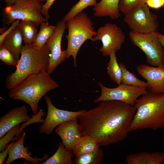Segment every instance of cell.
<instances>
[{"label":"cell","mask_w":164,"mask_h":164,"mask_svg":"<svg viewBox=\"0 0 164 164\" xmlns=\"http://www.w3.org/2000/svg\"><path fill=\"white\" fill-rule=\"evenodd\" d=\"M10 144H8L5 149L0 153V164H3L5 161L8 155L9 149L10 146Z\"/></svg>","instance_id":"obj_34"},{"label":"cell","mask_w":164,"mask_h":164,"mask_svg":"<svg viewBox=\"0 0 164 164\" xmlns=\"http://www.w3.org/2000/svg\"><path fill=\"white\" fill-rule=\"evenodd\" d=\"M136 112L130 131L164 128V94L154 93L148 91L136 101Z\"/></svg>","instance_id":"obj_2"},{"label":"cell","mask_w":164,"mask_h":164,"mask_svg":"<svg viewBox=\"0 0 164 164\" xmlns=\"http://www.w3.org/2000/svg\"><path fill=\"white\" fill-rule=\"evenodd\" d=\"M19 20H16L11 24L10 27L0 36V46L3 45L5 38L19 26L20 22Z\"/></svg>","instance_id":"obj_31"},{"label":"cell","mask_w":164,"mask_h":164,"mask_svg":"<svg viewBox=\"0 0 164 164\" xmlns=\"http://www.w3.org/2000/svg\"><path fill=\"white\" fill-rule=\"evenodd\" d=\"M135 112L134 106L124 102L105 101L78 118L83 135L95 138L100 146H107L125 139Z\"/></svg>","instance_id":"obj_1"},{"label":"cell","mask_w":164,"mask_h":164,"mask_svg":"<svg viewBox=\"0 0 164 164\" xmlns=\"http://www.w3.org/2000/svg\"><path fill=\"white\" fill-rule=\"evenodd\" d=\"M44 98L47 105V111L45 119L43 124L39 127V131L41 133L50 135L59 125L68 121L78 118L79 116L86 111L85 110H82L72 111L60 109L54 106L51 99L48 95H45Z\"/></svg>","instance_id":"obj_11"},{"label":"cell","mask_w":164,"mask_h":164,"mask_svg":"<svg viewBox=\"0 0 164 164\" xmlns=\"http://www.w3.org/2000/svg\"><path fill=\"white\" fill-rule=\"evenodd\" d=\"M56 26L53 33L46 43L50 50L46 72L50 74L67 59L66 50L62 51L61 48L62 37L67 28L66 22L62 19Z\"/></svg>","instance_id":"obj_12"},{"label":"cell","mask_w":164,"mask_h":164,"mask_svg":"<svg viewBox=\"0 0 164 164\" xmlns=\"http://www.w3.org/2000/svg\"><path fill=\"white\" fill-rule=\"evenodd\" d=\"M119 65L122 71L121 83L128 85L147 87L146 82L138 79L134 73L128 70L124 64L121 63Z\"/></svg>","instance_id":"obj_26"},{"label":"cell","mask_w":164,"mask_h":164,"mask_svg":"<svg viewBox=\"0 0 164 164\" xmlns=\"http://www.w3.org/2000/svg\"><path fill=\"white\" fill-rule=\"evenodd\" d=\"M136 69L138 73L146 80L148 91L164 94V65L155 67L142 64Z\"/></svg>","instance_id":"obj_13"},{"label":"cell","mask_w":164,"mask_h":164,"mask_svg":"<svg viewBox=\"0 0 164 164\" xmlns=\"http://www.w3.org/2000/svg\"><path fill=\"white\" fill-rule=\"evenodd\" d=\"M78 121V118L68 121L59 125L55 130L68 150L72 151L83 135Z\"/></svg>","instance_id":"obj_14"},{"label":"cell","mask_w":164,"mask_h":164,"mask_svg":"<svg viewBox=\"0 0 164 164\" xmlns=\"http://www.w3.org/2000/svg\"><path fill=\"white\" fill-rule=\"evenodd\" d=\"M8 28V27L7 26H4V27L0 29V33L2 34Z\"/></svg>","instance_id":"obj_37"},{"label":"cell","mask_w":164,"mask_h":164,"mask_svg":"<svg viewBox=\"0 0 164 164\" xmlns=\"http://www.w3.org/2000/svg\"><path fill=\"white\" fill-rule=\"evenodd\" d=\"M109 56L110 60L107 68L108 73L111 79L119 85L121 83L122 71L117 61L116 53H111Z\"/></svg>","instance_id":"obj_25"},{"label":"cell","mask_w":164,"mask_h":164,"mask_svg":"<svg viewBox=\"0 0 164 164\" xmlns=\"http://www.w3.org/2000/svg\"><path fill=\"white\" fill-rule=\"evenodd\" d=\"M155 33L163 47L164 48V35L159 33L158 32Z\"/></svg>","instance_id":"obj_35"},{"label":"cell","mask_w":164,"mask_h":164,"mask_svg":"<svg viewBox=\"0 0 164 164\" xmlns=\"http://www.w3.org/2000/svg\"><path fill=\"white\" fill-rule=\"evenodd\" d=\"M38 2H46V0H36Z\"/></svg>","instance_id":"obj_38"},{"label":"cell","mask_w":164,"mask_h":164,"mask_svg":"<svg viewBox=\"0 0 164 164\" xmlns=\"http://www.w3.org/2000/svg\"><path fill=\"white\" fill-rule=\"evenodd\" d=\"M5 3L6 6L12 5L19 0H1Z\"/></svg>","instance_id":"obj_36"},{"label":"cell","mask_w":164,"mask_h":164,"mask_svg":"<svg viewBox=\"0 0 164 164\" xmlns=\"http://www.w3.org/2000/svg\"><path fill=\"white\" fill-rule=\"evenodd\" d=\"M0 59L7 65L16 67L18 64V62L9 50L4 45L0 46Z\"/></svg>","instance_id":"obj_29"},{"label":"cell","mask_w":164,"mask_h":164,"mask_svg":"<svg viewBox=\"0 0 164 164\" xmlns=\"http://www.w3.org/2000/svg\"><path fill=\"white\" fill-rule=\"evenodd\" d=\"M66 22L68 29V34L66 36L68 41L66 57L68 59L72 56L76 67L77 56L81 46L87 40H92L97 31L91 19L84 12L79 13Z\"/></svg>","instance_id":"obj_5"},{"label":"cell","mask_w":164,"mask_h":164,"mask_svg":"<svg viewBox=\"0 0 164 164\" xmlns=\"http://www.w3.org/2000/svg\"><path fill=\"white\" fill-rule=\"evenodd\" d=\"M27 107H16L8 112L0 118V138L17 125L28 121L31 118L28 114Z\"/></svg>","instance_id":"obj_15"},{"label":"cell","mask_w":164,"mask_h":164,"mask_svg":"<svg viewBox=\"0 0 164 164\" xmlns=\"http://www.w3.org/2000/svg\"><path fill=\"white\" fill-rule=\"evenodd\" d=\"M50 75L46 71L29 75L10 90L9 97L28 104L33 114H36L38 104L42 97L59 87Z\"/></svg>","instance_id":"obj_3"},{"label":"cell","mask_w":164,"mask_h":164,"mask_svg":"<svg viewBox=\"0 0 164 164\" xmlns=\"http://www.w3.org/2000/svg\"><path fill=\"white\" fill-rule=\"evenodd\" d=\"M26 136L25 132L23 133L21 138L16 142H12L9 149L8 157L5 162L6 164H9L19 159H24L28 162L33 164H39V162L46 160L49 158L48 155L44 154L42 158L32 157L31 153L29 151V148L25 146L24 140Z\"/></svg>","instance_id":"obj_16"},{"label":"cell","mask_w":164,"mask_h":164,"mask_svg":"<svg viewBox=\"0 0 164 164\" xmlns=\"http://www.w3.org/2000/svg\"><path fill=\"white\" fill-rule=\"evenodd\" d=\"M147 0H120L118 9L125 15L146 4Z\"/></svg>","instance_id":"obj_28"},{"label":"cell","mask_w":164,"mask_h":164,"mask_svg":"<svg viewBox=\"0 0 164 164\" xmlns=\"http://www.w3.org/2000/svg\"><path fill=\"white\" fill-rule=\"evenodd\" d=\"M124 21L131 31L141 34L158 32L156 15L151 12L145 4L125 15Z\"/></svg>","instance_id":"obj_9"},{"label":"cell","mask_w":164,"mask_h":164,"mask_svg":"<svg viewBox=\"0 0 164 164\" xmlns=\"http://www.w3.org/2000/svg\"><path fill=\"white\" fill-rule=\"evenodd\" d=\"M97 141L89 136L82 135L72 150L76 157L92 152L99 148Z\"/></svg>","instance_id":"obj_21"},{"label":"cell","mask_w":164,"mask_h":164,"mask_svg":"<svg viewBox=\"0 0 164 164\" xmlns=\"http://www.w3.org/2000/svg\"><path fill=\"white\" fill-rule=\"evenodd\" d=\"M55 0H46L45 4L43 5L42 9V14L48 20L50 18L49 10L51 8Z\"/></svg>","instance_id":"obj_32"},{"label":"cell","mask_w":164,"mask_h":164,"mask_svg":"<svg viewBox=\"0 0 164 164\" xmlns=\"http://www.w3.org/2000/svg\"><path fill=\"white\" fill-rule=\"evenodd\" d=\"M120 0H101L93 8L94 16H109L113 19L119 18L121 14L118 9Z\"/></svg>","instance_id":"obj_18"},{"label":"cell","mask_w":164,"mask_h":164,"mask_svg":"<svg viewBox=\"0 0 164 164\" xmlns=\"http://www.w3.org/2000/svg\"><path fill=\"white\" fill-rule=\"evenodd\" d=\"M20 124H18L10 129L0 139V152L2 151L10 141L13 139L14 137L20 132Z\"/></svg>","instance_id":"obj_30"},{"label":"cell","mask_w":164,"mask_h":164,"mask_svg":"<svg viewBox=\"0 0 164 164\" xmlns=\"http://www.w3.org/2000/svg\"><path fill=\"white\" fill-rule=\"evenodd\" d=\"M127 164H162L164 163V152H142L127 155Z\"/></svg>","instance_id":"obj_17"},{"label":"cell","mask_w":164,"mask_h":164,"mask_svg":"<svg viewBox=\"0 0 164 164\" xmlns=\"http://www.w3.org/2000/svg\"><path fill=\"white\" fill-rule=\"evenodd\" d=\"M23 41L22 33L18 26L5 38L3 44L9 50L18 62L23 46Z\"/></svg>","instance_id":"obj_19"},{"label":"cell","mask_w":164,"mask_h":164,"mask_svg":"<svg viewBox=\"0 0 164 164\" xmlns=\"http://www.w3.org/2000/svg\"><path fill=\"white\" fill-rule=\"evenodd\" d=\"M50 53L46 43L40 49L32 44L23 45L15 70L6 77V88L10 90L29 75L46 71Z\"/></svg>","instance_id":"obj_4"},{"label":"cell","mask_w":164,"mask_h":164,"mask_svg":"<svg viewBox=\"0 0 164 164\" xmlns=\"http://www.w3.org/2000/svg\"><path fill=\"white\" fill-rule=\"evenodd\" d=\"M97 3V0H80L73 5L65 15L63 20L66 22L82 11L88 6H94Z\"/></svg>","instance_id":"obj_27"},{"label":"cell","mask_w":164,"mask_h":164,"mask_svg":"<svg viewBox=\"0 0 164 164\" xmlns=\"http://www.w3.org/2000/svg\"><path fill=\"white\" fill-rule=\"evenodd\" d=\"M36 26L32 22L27 20H21L19 27L21 31L23 40L26 44H32L37 33Z\"/></svg>","instance_id":"obj_23"},{"label":"cell","mask_w":164,"mask_h":164,"mask_svg":"<svg viewBox=\"0 0 164 164\" xmlns=\"http://www.w3.org/2000/svg\"><path fill=\"white\" fill-rule=\"evenodd\" d=\"M101 89V95L94 100L95 103L108 101L116 100L134 106L137 100L148 91L146 87L128 85L121 83L116 87L110 88L97 82Z\"/></svg>","instance_id":"obj_8"},{"label":"cell","mask_w":164,"mask_h":164,"mask_svg":"<svg viewBox=\"0 0 164 164\" xmlns=\"http://www.w3.org/2000/svg\"><path fill=\"white\" fill-rule=\"evenodd\" d=\"M40 26V30L32 44L37 49H41L47 43L56 27V26L49 25L48 22H43Z\"/></svg>","instance_id":"obj_22"},{"label":"cell","mask_w":164,"mask_h":164,"mask_svg":"<svg viewBox=\"0 0 164 164\" xmlns=\"http://www.w3.org/2000/svg\"><path fill=\"white\" fill-rule=\"evenodd\" d=\"M104 153L100 148L89 153L76 157L75 164H101L103 161Z\"/></svg>","instance_id":"obj_24"},{"label":"cell","mask_w":164,"mask_h":164,"mask_svg":"<svg viewBox=\"0 0 164 164\" xmlns=\"http://www.w3.org/2000/svg\"><path fill=\"white\" fill-rule=\"evenodd\" d=\"M146 4L149 7L158 9L164 5V0H147Z\"/></svg>","instance_id":"obj_33"},{"label":"cell","mask_w":164,"mask_h":164,"mask_svg":"<svg viewBox=\"0 0 164 164\" xmlns=\"http://www.w3.org/2000/svg\"><path fill=\"white\" fill-rule=\"evenodd\" d=\"M125 36L121 29L114 24L108 23L99 28L92 42L101 41L102 46L100 51L104 56L120 50L125 40Z\"/></svg>","instance_id":"obj_10"},{"label":"cell","mask_w":164,"mask_h":164,"mask_svg":"<svg viewBox=\"0 0 164 164\" xmlns=\"http://www.w3.org/2000/svg\"><path fill=\"white\" fill-rule=\"evenodd\" d=\"M155 32L141 34L131 31L128 35L133 44L145 54L147 63L158 67L164 65V50Z\"/></svg>","instance_id":"obj_7"},{"label":"cell","mask_w":164,"mask_h":164,"mask_svg":"<svg viewBox=\"0 0 164 164\" xmlns=\"http://www.w3.org/2000/svg\"><path fill=\"white\" fill-rule=\"evenodd\" d=\"M72 151L66 149L62 142L58 144V149L51 157L43 162L42 164H73Z\"/></svg>","instance_id":"obj_20"},{"label":"cell","mask_w":164,"mask_h":164,"mask_svg":"<svg viewBox=\"0 0 164 164\" xmlns=\"http://www.w3.org/2000/svg\"><path fill=\"white\" fill-rule=\"evenodd\" d=\"M43 5L36 0H19L12 5L6 6L3 13V23L9 25L16 20H27L37 26L43 22H48L42 14Z\"/></svg>","instance_id":"obj_6"}]
</instances>
